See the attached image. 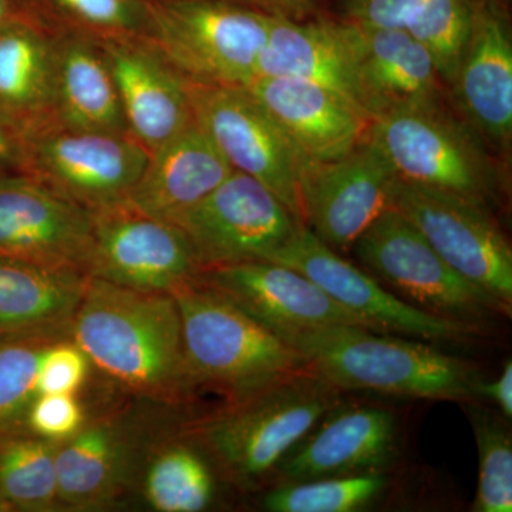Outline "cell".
Segmentation results:
<instances>
[{
  "mask_svg": "<svg viewBox=\"0 0 512 512\" xmlns=\"http://www.w3.org/2000/svg\"><path fill=\"white\" fill-rule=\"evenodd\" d=\"M70 339L128 396L170 410L197 396L171 293L136 291L89 276Z\"/></svg>",
  "mask_w": 512,
  "mask_h": 512,
  "instance_id": "cell-1",
  "label": "cell"
},
{
  "mask_svg": "<svg viewBox=\"0 0 512 512\" xmlns=\"http://www.w3.org/2000/svg\"><path fill=\"white\" fill-rule=\"evenodd\" d=\"M342 393L305 366L184 421L177 433L204 454L218 478L256 491L271 484L286 454L342 402Z\"/></svg>",
  "mask_w": 512,
  "mask_h": 512,
  "instance_id": "cell-2",
  "label": "cell"
},
{
  "mask_svg": "<svg viewBox=\"0 0 512 512\" xmlns=\"http://www.w3.org/2000/svg\"><path fill=\"white\" fill-rule=\"evenodd\" d=\"M340 392L474 403L483 376L466 360L362 326H328L282 338Z\"/></svg>",
  "mask_w": 512,
  "mask_h": 512,
  "instance_id": "cell-3",
  "label": "cell"
},
{
  "mask_svg": "<svg viewBox=\"0 0 512 512\" xmlns=\"http://www.w3.org/2000/svg\"><path fill=\"white\" fill-rule=\"evenodd\" d=\"M197 394L239 399L308 366L301 353L200 279L171 292Z\"/></svg>",
  "mask_w": 512,
  "mask_h": 512,
  "instance_id": "cell-4",
  "label": "cell"
},
{
  "mask_svg": "<svg viewBox=\"0 0 512 512\" xmlns=\"http://www.w3.org/2000/svg\"><path fill=\"white\" fill-rule=\"evenodd\" d=\"M367 138L406 183L451 192L488 210L497 201L500 178L485 141L443 101L376 117Z\"/></svg>",
  "mask_w": 512,
  "mask_h": 512,
  "instance_id": "cell-5",
  "label": "cell"
},
{
  "mask_svg": "<svg viewBox=\"0 0 512 512\" xmlns=\"http://www.w3.org/2000/svg\"><path fill=\"white\" fill-rule=\"evenodd\" d=\"M271 16L231 0H177L158 9L147 39L188 82L247 87Z\"/></svg>",
  "mask_w": 512,
  "mask_h": 512,
  "instance_id": "cell-6",
  "label": "cell"
},
{
  "mask_svg": "<svg viewBox=\"0 0 512 512\" xmlns=\"http://www.w3.org/2000/svg\"><path fill=\"white\" fill-rule=\"evenodd\" d=\"M363 265L394 289V295L423 311L480 329L511 313L493 296L454 271L412 222L386 210L352 247Z\"/></svg>",
  "mask_w": 512,
  "mask_h": 512,
  "instance_id": "cell-7",
  "label": "cell"
},
{
  "mask_svg": "<svg viewBox=\"0 0 512 512\" xmlns=\"http://www.w3.org/2000/svg\"><path fill=\"white\" fill-rule=\"evenodd\" d=\"M390 208L412 222L454 271L512 312V249L488 208L400 178Z\"/></svg>",
  "mask_w": 512,
  "mask_h": 512,
  "instance_id": "cell-8",
  "label": "cell"
},
{
  "mask_svg": "<svg viewBox=\"0 0 512 512\" xmlns=\"http://www.w3.org/2000/svg\"><path fill=\"white\" fill-rule=\"evenodd\" d=\"M148 157L131 136L70 130L55 123L26 133L25 174L92 212L126 202Z\"/></svg>",
  "mask_w": 512,
  "mask_h": 512,
  "instance_id": "cell-9",
  "label": "cell"
},
{
  "mask_svg": "<svg viewBox=\"0 0 512 512\" xmlns=\"http://www.w3.org/2000/svg\"><path fill=\"white\" fill-rule=\"evenodd\" d=\"M188 94L195 123L232 170L264 184L303 222V158L268 111L244 87L188 82Z\"/></svg>",
  "mask_w": 512,
  "mask_h": 512,
  "instance_id": "cell-10",
  "label": "cell"
},
{
  "mask_svg": "<svg viewBox=\"0 0 512 512\" xmlns=\"http://www.w3.org/2000/svg\"><path fill=\"white\" fill-rule=\"evenodd\" d=\"M175 225L190 242L202 271L268 261L305 224L264 184L232 171Z\"/></svg>",
  "mask_w": 512,
  "mask_h": 512,
  "instance_id": "cell-11",
  "label": "cell"
},
{
  "mask_svg": "<svg viewBox=\"0 0 512 512\" xmlns=\"http://www.w3.org/2000/svg\"><path fill=\"white\" fill-rule=\"evenodd\" d=\"M268 261L308 276L330 299L355 316L365 328L437 342H463L480 329L441 318L410 305L387 291L375 276L350 264L339 252L302 225Z\"/></svg>",
  "mask_w": 512,
  "mask_h": 512,
  "instance_id": "cell-12",
  "label": "cell"
},
{
  "mask_svg": "<svg viewBox=\"0 0 512 512\" xmlns=\"http://www.w3.org/2000/svg\"><path fill=\"white\" fill-rule=\"evenodd\" d=\"M200 272L190 242L177 225L127 202L93 212L90 278L136 291L171 293Z\"/></svg>",
  "mask_w": 512,
  "mask_h": 512,
  "instance_id": "cell-13",
  "label": "cell"
},
{
  "mask_svg": "<svg viewBox=\"0 0 512 512\" xmlns=\"http://www.w3.org/2000/svg\"><path fill=\"white\" fill-rule=\"evenodd\" d=\"M397 175L366 137L338 160H303L299 173L303 224L333 251H349L390 208Z\"/></svg>",
  "mask_w": 512,
  "mask_h": 512,
  "instance_id": "cell-14",
  "label": "cell"
},
{
  "mask_svg": "<svg viewBox=\"0 0 512 512\" xmlns=\"http://www.w3.org/2000/svg\"><path fill=\"white\" fill-rule=\"evenodd\" d=\"M146 439L130 410L89 414L79 433L57 444L60 507L97 511L119 503L138 483Z\"/></svg>",
  "mask_w": 512,
  "mask_h": 512,
  "instance_id": "cell-15",
  "label": "cell"
},
{
  "mask_svg": "<svg viewBox=\"0 0 512 512\" xmlns=\"http://www.w3.org/2000/svg\"><path fill=\"white\" fill-rule=\"evenodd\" d=\"M93 212L18 173L0 177V256L87 275Z\"/></svg>",
  "mask_w": 512,
  "mask_h": 512,
  "instance_id": "cell-16",
  "label": "cell"
},
{
  "mask_svg": "<svg viewBox=\"0 0 512 512\" xmlns=\"http://www.w3.org/2000/svg\"><path fill=\"white\" fill-rule=\"evenodd\" d=\"M399 450V427L390 410L340 402L286 454L271 484L384 473Z\"/></svg>",
  "mask_w": 512,
  "mask_h": 512,
  "instance_id": "cell-17",
  "label": "cell"
},
{
  "mask_svg": "<svg viewBox=\"0 0 512 512\" xmlns=\"http://www.w3.org/2000/svg\"><path fill=\"white\" fill-rule=\"evenodd\" d=\"M458 110L485 143L512 138V36L500 0H474L470 32L448 83Z\"/></svg>",
  "mask_w": 512,
  "mask_h": 512,
  "instance_id": "cell-18",
  "label": "cell"
},
{
  "mask_svg": "<svg viewBox=\"0 0 512 512\" xmlns=\"http://www.w3.org/2000/svg\"><path fill=\"white\" fill-rule=\"evenodd\" d=\"M130 136L148 153L192 121L188 80L144 36L99 39Z\"/></svg>",
  "mask_w": 512,
  "mask_h": 512,
  "instance_id": "cell-19",
  "label": "cell"
},
{
  "mask_svg": "<svg viewBox=\"0 0 512 512\" xmlns=\"http://www.w3.org/2000/svg\"><path fill=\"white\" fill-rule=\"evenodd\" d=\"M197 279L222 293L281 339L328 326L365 328L308 276L276 262L212 266L202 269Z\"/></svg>",
  "mask_w": 512,
  "mask_h": 512,
  "instance_id": "cell-20",
  "label": "cell"
},
{
  "mask_svg": "<svg viewBox=\"0 0 512 512\" xmlns=\"http://www.w3.org/2000/svg\"><path fill=\"white\" fill-rule=\"evenodd\" d=\"M360 66L362 40L353 23L343 19L289 20L271 16L255 79L293 77L319 84L367 116Z\"/></svg>",
  "mask_w": 512,
  "mask_h": 512,
  "instance_id": "cell-21",
  "label": "cell"
},
{
  "mask_svg": "<svg viewBox=\"0 0 512 512\" xmlns=\"http://www.w3.org/2000/svg\"><path fill=\"white\" fill-rule=\"evenodd\" d=\"M249 94L282 128L303 160H338L366 140L372 120L319 84L293 77H258Z\"/></svg>",
  "mask_w": 512,
  "mask_h": 512,
  "instance_id": "cell-22",
  "label": "cell"
},
{
  "mask_svg": "<svg viewBox=\"0 0 512 512\" xmlns=\"http://www.w3.org/2000/svg\"><path fill=\"white\" fill-rule=\"evenodd\" d=\"M232 171L194 120L150 154L126 202L150 217L175 225Z\"/></svg>",
  "mask_w": 512,
  "mask_h": 512,
  "instance_id": "cell-23",
  "label": "cell"
},
{
  "mask_svg": "<svg viewBox=\"0 0 512 512\" xmlns=\"http://www.w3.org/2000/svg\"><path fill=\"white\" fill-rule=\"evenodd\" d=\"M89 275L0 256V339H70Z\"/></svg>",
  "mask_w": 512,
  "mask_h": 512,
  "instance_id": "cell-24",
  "label": "cell"
},
{
  "mask_svg": "<svg viewBox=\"0 0 512 512\" xmlns=\"http://www.w3.org/2000/svg\"><path fill=\"white\" fill-rule=\"evenodd\" d=\"M357 29L362 40L363 106L372 121L390 111L443 99L436 63L416 37L406 29Z\"/></svg>",
  "mask_w": 512,
  "mask_h": 512,
  "instance_id": "cell-25",
  "label": "cell"
},
{
  "mask_svg": "<svg viewBox=\"0 0 512 512\" xmlns=\"http://www.w3.org/2000/svg\"><path fill=\"white\" fill-rule=\"evenodd\" d=\"M52 123L70 130L130 136L97 37H56Z\"/></svg>",
  "mask_w": 512,
  "mask_h": 512,
  "instance_id": "cell-26",
  "label": "cell"
},
{
  "mask_svg": "<svg viewBox=\"0 0 512 512\" xmlns=\"http://www.w3.org/2000/svg\"><path fill=\"white\" fill-rule=\"evenodd\" d=\"M55 37L19 20L0 26V114L25 133L53 121Z\"/></svg>",
  "mask_w": 512,
  "mask_h": 512,
  "instance_id": "cell-27",
  "label": "cell"
},
{
  "mask_svg": "<svg viewBox=\"0 0 512 512\" xmlns=\"http://www.w3.org/2000/svg\"><path fill=\"white\" fill-rule=\"evenodd\" d=\"M215 478L204 454L175 431L163 440H148L138 487L158 512H200L215 497Z\"/></svg>",
  "mask_w": 512,
  "mask_h": 512,
  "instance_id": "cell-28",
  "label": "cell"
},
{
  "mask_svg": "<svg viewBox=\"0 0 512 512\" xmlns=\"http://www.w3.org/2000/svg\"><path fill=\"white\" fill-rule=\"evenodd\" d=\"M57 443L35 434L0 436V497L10 511L59 510Z\"/></svg>",
  "mask_w": 512,
  "mask_h": 512,
  "instance_id": "cell-29",
  "label": "cell"
},
{
  "mask_svg": "<svg viewBox=\"0 0 512 512\" xmlns=\"http://www.w3.org/2000/svg\"><path fill=\"white\" fill-rule=\"evenodd\" d=\"M384 473L316 478L272 485L262 498L271 512H353L376 504L389 488Z\"/></svg>",
  "mask_w": 512,
  "mask_h": 512,
  "instance_id": "cell-30",
  "label": "cell"
},
{
  "mask_svg": "<svg viewBox=\"0 0 512 512\" xmlns=\"http://www.w3.org/2000/svg\"><path fill=\"white\" fill-rule=\"evenodd\" d=\"M478 448V483L473 511H512V440L503 420L468 403Z\"/></svg>",
  "mask_w": 512,
  "mask_h": 512,
  "instance_id": "cell-31",
  "label": "cell"
},
{
  "mask_svg": "<svg viewBox=\"0 0 512 512\" xmlns=\"http://www.w3.org/2000/svg\"><path fill=\"white\" fill-rule=\"evenodd\" d=\"M53 342L0 339V436L26 433L43 350Z\"/></svg>",
  "mask_w": 512,
  "mask_h": 512,
  "instance_id": "cell-32",
  "label": "cell"
},
{
  "mask_svg": "<svg viewBox=\"0 0 512 512\" xmlns=\"http://www.w3.org/2000/svg\"><path fill=\"white\" fill-rule=\"evenodd\" d=\"M473 5L474 0H421L406 28L429 50L447 86L467 42Z\"/></svg>",
  "mask_w": 512,
  "mask_h": 512,
  "instance_id": "cell-33",
  "label": "cell"
},
{
  "mask_svg": "<svg viewBox=\"0 0 512 512\" xmlns=\"http://www.w3.org/2000/svg\"><path fill=\"white\" fill-rule=\"evenodd\" d=\"M89 357L72 339L56 340L43 350L37 375L39 394H79L90 376Z\"/></svg>",
  "mask_w": 512,
  "mask_h": 512,
  "instance_id": "cell-34",
  "label": "cell"
},
{
  "mask_svg": "<svg viewBox=\"0 0 512 512\" xmlns=\"http://www.w3.org/2000/svg\"><path fill=\"white\" fill-rule=\"evenodd\" d=\"M87 416L77 394H37L29 410L28 430L40 439L59 444L79 433Z\"/></svg>",
  "mask_w": 512,
  "mask_h": 512,
  "instance_id": "cell-35",
  "label": "cell"
},
{
  "mask_svg": "<svg viewBox=\"0 0 512 512\" xmlns=\"http://www.w3.org/2000/svg\"><path fill=\"white\" fill-rule=\"evenodd\" d=\"M60 8L69 12L86 28L109 37L144 36V20L138 18L136 10L128 0H53Z\"/></svg>",
  "mask_w": 512,
  "mask_h": 512,
  "instance_id": "cell-36",
  "label": "cell"
},
{
  "mask_svg": "<svg viewBox=\"0 0 512 512\" xmlns=\"http://www.w3.org/2000/svg\"><path fill=\"white\" fill-rule=\"evenodd\" d=\"M421 0H340L343 20L362 28L406 29Z\"/></svg>",
  "mask_w": 512,
  "mask_h": 512,
  "instance_id": "cell-37",
  "label": "cell"
},
{
  "mask_svg": "<svg viewBox=\"0 0 512 512\" xmlns=\"http://www.w3.org/2000/svg\"><path fill=\"white\" fill-rule=\"evenodd\" d=\"M26 133L0 114V177L25 173Z\"/></svg>",
  "mask_w": 512,
  "mask_h": 512,
  "instance_id": "cell-38",
  "label": "cell"
},
{
  "mask_svg": "<svg viewBox=\"0 0 512 512\" xmlns=\"http://www.w3.org/2000/svg\"><path fill=\"white\" fill-rule=\"evenodd\" d=\"M272 18L305 20L315 12L318 0H231Z\"/></svg>",
  "mask_w": 512,
  "mask_h": 512,
  "instance_id": "cell-39",
  "label": "cell"
},
{
  "mask_svg": "<svg viewBox=\"0 0 512 512\" xmlns=\"http://www.w3.org/2000/svg\"><path fill=\"white\" fill-rule=\"evenodd\" d=\"M480 399H487L497 404L505 419L512 417V362L507 360L503 372L493 382H483L478 386Z\"/></svg>",
  "mask_w": 512,
  "mask_h": 512,
  "instance_id": "cell-40",
  "label": "cell"
},
{
  "mask_svg": "<svg viewBox=\"0 0 512 512\" xmlns=\"http://www.w3.org/2000/svg\"><path fill=\"white\" fill-rule=\"evenodd\" d=\"M10 19L13 18L10 16L9 0H0V26L9 22Z\"/></svg>",
  "mask_w": 512,
  "mask_h": 512,
  "instance_id": "cell-41",
  "label": "cell"
},
{
  "mask_svg": "<svg viewBox=\"0 0 512 512\" xmlns=\"http://www.w3.org/2000/svg\"><path fill=\"white\" fill-rule=\"evenodd\" d=\"M10 507L8 504H6V501L3 500L2 497H0V512H9Z\"/></svg>",
  "mask_w": 512,
  "mask_h": 512,
  "instance_id": "cell-42",
  "label": "cell"
}]
</instances>
